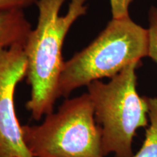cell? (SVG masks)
<instances>
[{
	"instance_id": "6da1fadb",
	"label": "cell",
	"mask_w": 157,
	"mask_h": 157,
	"mask_svg": "<svg viewBox=\"0 0 157 157\" xmlns=\"http://www.w3.org/2000/svg\"><path fill=\"white\" fill-rule=\"evenodd\" d=\"M66 0H38V18L24 45L30 98L25 107L39 120L53 111L58 99V84L65 61L63 47L66 35L78 18L87 13V0H70L67 12L60 15Z\"/></svg>"
},
{
	"instance_id": "7a4b0ae2",
	"label": "cell",
	"mask_w": 157,
	"mask_h": 157,
	"mask_svg": "<svg viewBox=\"0 0 157 157\" xmlns=\"http://www.w3.org/2000/svg\"><path fill=\"white\" fill-rule=\"evenodd\" d=\"M148 29L130 16L112 18L83 50L65 61L58 84V98L96 80L112 78L129 64L148 56Z\"/></svg>"
},
{
	"instance_id": "3957f363",
	"label": "cell",
	"mask_w": 157,
	"mask_h": 157,
	"mask_svg": "<svg viewBox=\"0 0 157 157\" xmlns=\"http://www.w3.org/2000/svg\"><path fill=\"white\" fill-rule=\"evenodd\" d=\"M140 63L129 64L109 82L96 80L87 86L96 122L101 130L105 156L132 157L136 131L148 127V104L136 87V69Z\"/></svg>"
},
{
	"instance_id": "277c9868",
	"label": "cell",
	"mask_w": 157,
	"mask_h": 157,
	"mask_svg": "<svg viewBox=\"0 0 157 157\" xmlns=\"http://www.w3.org/2000/svg\"><path fill=\"white\" fill-rule=\"evenodd\" d=\"M22 135L31 157H105L87 93L66 99L39 124L22 125Z\"/></svg>"
},
{
	"instance_id": "5b68a950",
	"label": "cell",
	"mask_w": 157,
	"mask_h": 157,
	"mask_svg": "<svg viewBox=\"0 0 157 157\" xmlns=\"http://www.w3.org/2000/svg\"><path fill=\"white\" fill-rule=\"evenodd\" d=\"M27 73L23 46L0 52V157H31L23 141L15 106V93Z\"/></svg>"
},
{
	"instance_id": "8992f818",
	"label": "cell",
	"mask_w": 157,
	"mask_h": 157,
	"mask_svg": "<svg viewBox=\"0 0 157 157\" xmlns=\"http://www.w3.org/2000/svg\"><path fill=\"white\" fill-rule=\"evenodd\" d=\"M31 30L23 9L0 11V52L14 46L24 48Z\"/></svg>"
},
{
	"instance_id": "52a82bcc",
	"label": "cell",
	"mask_w": 157,
	"mask_h": 157,
	"mask_svg": "<svg viewBox=\"0 0 157 157\" xmlns=\"http://www.w3.org/2000/svg\"><path fill=\"white\" fill-rule=\"evenodd\" d=\"M150 124L140 150L132 157H157V98L146 97Z\"/></svg>"
},
{
	"instance_id": "ba28073f",
	"label": "cell",
	"mask_w": 157,
	"mask_h": 157,
	"mask_svg": "<svg viewBox=\"0 0 157 157\" xmlns=\"http://www.w3.org/2000/svg\"><path fill=\"white\" fill-rule=\"evenodd\" d=\"M148 58L157 63V7L152 6L148 11Z\"/></svg>"
},
{
	"instance_id": "9c48e42d",
	"label": "cell",
	"mask_w": 157,
	"mask_h": 157,
	"mask_svg": "<svg viewBox=\"0 0 157 157\" xmlns=\"http://www.w3.org/2000/svg\"><path fill=\"white\" fill-rule=\"evenodd\" d=\"M134 0H110L112 18L129 16V6Z\"/></svg>"
},
{
	"instance_id": "30bf717a",
	"label": "cell",
	"mask_w": 157,
	"mask_h": 157,
	"mask_svg": "<svg viewBox=\"0 0 157 157\" xmlns=\"http://www.w3.org/2000/svg\"><path fill=\"white\" fill-rule=\"evenodd\" d=\"M38 0H0V11L12 9H24Z\"/></svg>"
},
{
	"instance_id": "8fae6325",
	"label": "cell",
	"mask_w": 157,
	"mask_h": 157,
	"mask_svg": "<svg viewBox=\"0 0 157 157\" xmlns=\"http://www.w3.org/2000/svg\"><path fill=\"white\" fill-rule=\"evenodd\" d=\"M15 157H20V156H15Z\"/></svg>"
}]
</instances>
